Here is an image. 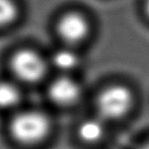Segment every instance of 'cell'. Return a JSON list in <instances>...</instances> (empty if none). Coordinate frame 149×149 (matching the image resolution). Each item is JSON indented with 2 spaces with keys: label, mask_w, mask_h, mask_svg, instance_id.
Here are the masks:
<instances>
[{
  "label": "cell",
  "mask_w": 149,
  "mask_h": 149,
  "mask_svg": "<svg viewBox=\"0 0 149 149\" xmlns=\"http://www.w3.org/2000/svg\"><path fill=\"white\" fill-rule=\"evenodd\" d=\"M143 149H149V142L144 144L143 147Z\"/></svg>",
  "instance_id": "10"
},
{
  "label": "cell",
  "mask_w": 149,
  "mask_h": 149,
  "mask_svg": "<svg viewBox=\"0 0 149 149\" xmlns=\"http://www.w3.org/2000/svg\"><path fill=\"white\" fill-rule=\"evenodd\" d=\"M146 10H147V13L149 15V0H147V3H146Z\"/></svg>",
  "instance_id": "11"
},
{
  "label": "cell",
  "mask_w": 149,
  "mask_h": 149,
  "mask_svg": "<svg viewBox=\"0 0 149 149\" xmlns=\"http://www.w3.org/2000/svg\"><path fill=\"white\" fill-rule=\"evenodd\" d=\"M49 131L46 116L36 111L23 112L15 116L10 124V132L16 141L23 143L40 142Z\"/></svg>",
  "instance_id": "1"
},
{
  "label": "cell",
  "mask_w": 149,
  "mask_h": 149,
  "mask_svg": "<svg viewBox=\"0 0 149 149\" xmlns=\"http://www.w3.org/2000/svg\"><path fill=\"white\" fill-rule=\"evenodd\" d=\"M133 101L129 89L122 85H114L105 89L97 98V111L104 119L115 120L128 112Z\"/></svg>",
  "instance_id": "2"
},
{
  "label": "cell",
  "mask_w": 149,
  "mask_h": 149,
  "mask_svg": "<svg viewBox=\"0 0 149 149\" xmlns=\"http://www.w3.org/2000/svg\"><path fill=\"white\" fill-rule=\"evenodd\" d=\"M104 135V125L99 120L89 119L82 123L79 127L80 138L88 143H95Z\"/></svg>",
  "instance_id": "6"
},
{
  "label": "cell",
  "mask_w": 149,
  "mask_h": 149,
  "mask_svg": "<svg viewBox=\"0 0 149 149\" xmlns=\"http://www.w3.org/2000/svg\"><path fill=\"white\" fill-rule=\"evenodd\" d=\"M19 100H20V93L14 85L8 82L0 83V108H13L17 105Z\"/></svg>",
  "instance_id": "7"
},
{
  "label": "cell",
  "mask_w": 149,
  "mask_h": 149,
  "mask_svg": "<svg viewBox=\"0 0 149 149\" xmlns=\"http://www.w3.org/2000/svg\"><path fill=\"white\" fill-rule=\"evenodd\" d=\"M53 63L57 68L68 71L74 69L78 63V58L76 54L69 50H60L53 56Z\"/></svg>",
  "instance_id": "8"
},
{
  "label": "cell",
  "mask_w": 149,
  "mask_h": 149,
  "mask_svg": "<svg viewBox=\"0 0 149 149\" xmlns=\"http://www.w3.org/2000/svg\"><path fill=\"white\" fill-rule=\"evenodd\" d=\"M58 34L69 42H77L87 36L89 25L86 19L78 13H68L62 17L58 25Z\"/></svg>",
  "instance_id": "4"
},
{
  "label": "cell",
  "mask_w": 149,
  "mask_h": 149,
  "mask_svg": "<svg viewBox=\"0 0 149 149\" xmlns=\"http://www.w3.org/2000/svg\"><path fill=\"white\" fill-rule=\"evenodd\" d=\"M79 85L69 77L57 78L49 88V96L58 105H70L80 97Z\"/></svg>",
  "instance_id": "5"
},
{
  "label": "cell",
  "mask_w": 149,
  "mask_h": 149,
  "mask_svg": "<svg viewBox=\"0 0 149 149\" xmlns=\"http://www.w3.org/2000/svg\"><path fill=\"white\" fill-rule=\"evenodd\" d=\"M16 15V6L11 0H0V26L11 23Z\"/></svg>",
  "instance_id": "9"
},
{
  "label": "cell",
  "mask_w": 149,
  "mask_h": 149,
  "mask_svg": "<svg viewBox=\"0 0 149 149\" xmlns=\"http://www.w3.org/2000/svg\"><path fill=\"white\" fill-rule=\"evenodd\" d=\"M11 69L19 79L32 83L45 76V63L37 53L31 50H21L11 58Z\"/></svg>",
  "instance_id": "3"
}]
</instances>
